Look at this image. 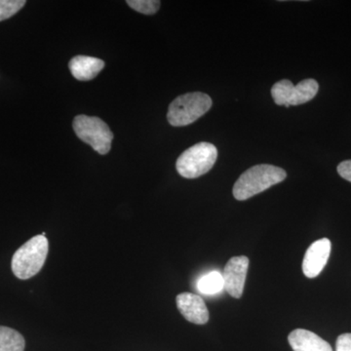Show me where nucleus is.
Listing matches in <instances>:
<instances>
[{
    "label": "nucleus",
    "instance_id": "nucleus-1",
    "mask_svg": "<svg viewBox=\"0 0 351 351\" xmlns=\"http://www.w3.org/2000/svg\"><path fill=\"white\" fill-rule=\"evenodd\" d=\"M286 177L287 173L282 168L269 164L253 166L245 171L235 182L233 196L239 201L249 199L283 182Z\"/></svg>",
    "mask_w": 351,
    "mask_h": 351
},
{
    "label": "nucleus",
    "instance_id": "nucleus-2",
    "mask_svg": "<svg viewBox=\"0 0 351 351\" xmlns=\"http://www.w3.org/2000/svg\"><path fill=\"white\" fill-rule=\"evenodd\" d=\"M49 243L45 237L36 235L20 247L13 255V274L22 280L32 278L43 269L47 258Z\"/></svg>",
    "mask_w": 351,
    "mask_h": 351
},
{
    "label": "nucleus",
    "instance_id": "nucleus-3",
    "mask_svg": "<svg viewBox=\"0 0 351 351\" xmlns=\"http://www.w3.org/2000/svg\"><path fill=\"white\" fill-rule=\"evenodd\" d=\"M212 99L201 92L186 93L170 104L167 119L171 125L182 127L193 123L212 108Z\"/></svg>",
    "mask_w": 351,
    "mask_h": 351
},
{
    "label": "nucleus",
    "instance_id": "nucleus-4",
    "mask_svg": "<svg viewBox=\"0 0 351 351\" xmlns=\"http://www.w3.org/2000/svg\"><path fill=\"white\" fill-rule=\"evenodd\" d=\"M218 158V149L210 143H199L182 152L177 163L178 173L186 179H195L213 168Z\"/></svg>",
    "mask_w": 351,
    "mask_h": 351
},
{
    "label": "nucleus",
    "instance_id": "nucleus-5",
    "mask_svg": "<svg viewBox=\"0 0 351 351\" xmlns=\"http://www.w3.org/2000/svg\"><path fill=\"white\" fill-rule=\"evenodd\" d=\"M73 127L76 136L98 154H107L112 149V132L99 117L77 115L73 119Z\"/></svg>",
    "mask_w": 351,
    "mask_h": 351
},
{
    "label": "nucleus",
    "instance_id": "nucleus-6",
    "mask_svg": "<svg viewBox=\"0 0 351 351\" xmlns=\"http://www.w3.org/2000/svg\"><path fill=\"white\" fill-rule=\"evenodd\" d=\"M248 267L249 258L245 256H239L230 258L226 263L221 274L226 292L235 299H239L243 295Z\"/></svg>",
    "mask_w": 351,
    "mask_h": 351
},
{
    "label": "nucleus",
    "instance_id": "nucleus-7",
    "mask_svg": "<svg viewBox=\"0 0 351 351\" xmlns=\"http://www.w3.org/2000/svg\"><path fill=\"white\" fill-rule=\"evenodd\" d=\"M331 241L322 239L308 247L302 262V271L307 278H315L321 274L331 254Z\"/></svg>",
    "mask_w": 351,
    "mask_h": 351
},
{
    "label": "nucleus",
    "instance_id": "nucleus-8",
    "mask_svg": "<svg viewBox=\"0 0 351 351\" xmlns=\"http://www.w3.org/2000/svg\"><path fill=\"white\" fill-rule=\"evenodd\" d=\"M176 301L180 313L189 322L203 325L209 320V311L200 295L182 293L177 295Z\"/></svg>",
    "mask_w": 351,
    "mask_h": 351
},
{
    "label": "nucleus",
    "instance_id": "nucleus-9",
    "mask_svg": "<svg viewBox=\"0 0 351 351\" xmlns=\"http://www.w3.org/2000/svg\"><path fill=\"white\" fill-rule=\"evenodd\" d=\"M294 351H332V346L319 336L304 329H295L288 337Z\"/></svg>",
    "mask_w": 351,
    "mask_h": 351
},
{
    "label": "nucleus",
    "instance_id": "nucleus-10",
    "mask_svg": "<svg viewBox=\"0 0 351 351\" xmlns=\"http://www.w3.org/2000/svg\"><path fill=\"white\" fill-rule=\"evenodd\" d=\"M69 71L75 80L89 82L94 80L105 68V62L101 59L88 56H75L69 64Z\"/></svg>",
    "mask_w": 351,
    "mask_h": 351
},
{
    "label": "nucleus",
    "instance_id": "nucleus-11",
    "mask_svg": "<svg viewBox=\"0 0 351 351\" xmlns=\"http://www.w3.org/2000/svg\"><path fill=\"white\" fill-rule=\"evenodd\" d=\"M318 90H319V85L316 80H302L295 85L289 106H299L313 100L317 94Z\"/></svg>",
    "mask_w": 351,
    "mask_h": 351
},
{
    "label": "nucleus",
    "instance_id": "nucleus-12",
    "mask_svg": "<svg viewBox=\"0 0 351 351\" xmlns=\"http://www.w3.org/2000/svg\"><path fill=\"white\" fill-rule=\"evenodd\" d=\"M24 337L12 328L0 326V351H24Z\"/></svg>",
    "mask_w": 351,
    "mask_h": 351
},
{
    "label": "nucleus",
    "instance_id": "nucleus-13",
    "mask_svg": "<svg viewBox=\"0 0 351 351\" xmlns=\"http://www.w3.org/2000/svg\"><path fill=\"white\" fill-rule=\"evenodd\" d=\"M198 290L204 295H216L225 288L223 276L221 272H209L206 276L201 277L197 282Z\"/></svg>",
    "mask_w": 351,
    "mask_h": 351
},
{
    "label": "nucleus",
    "instance_id": "nucleus-14",
    "mask_svg": "<svg viewBox=\"0 0 351 351\" xmlns=\"http://www.w3.org/2000/svg\"><path fill=\"white\" fill-rule=\"evenodd\" d=\"M294 86L295 85L288 80L276 82L271 88V95L274 103L278 106H285L286 108L290 107L289 103H290Z\"/></svg>",
    "mask_w": 351,
    "mask_h": 351
},
{
    "label": "nucleus",
    "instance_id": "nucleus-15",
    "mask_svg": "<svg viewBox=\"0 0 351 351\" xmlns=\"http://www.w3.org/2000/svg\"><path fill=\"white\" fill-rule=\"evenodd\" d=\"M126 2L132 9L145 15H154L160 8L161 4L158 0H128Z\"/></svg>",
    "mask_w": 351,
    "mask_h": 351
},
{
    "label": "nucleus",
    "instance_id": "nucleus-16",
    "mask_svg": "<svg viewBox=\"0 0 351 351\" xmlns=\"http://www.w3.org/2000/svg\"><path fill=\"white\" fill-rule=\"evenodd\" d=\"M25 3V0H0V22L13 17Z\"/></svg>",
    "mask_w": 351,
    "mask_h": 351
},
{
    "label": "nucleus",
    "instance_id": "nucleus-17",
    "mask_svg": "<svg viewBox=\"0 0 351 351\" xmlns=\"http://www.w3.org/2000/svg\"><path fill=\"white\" fill-rule=\"evenodd\" d=\"M336 351H351V334H343L339 337Z\"/></svg>",
    "mask_w": 351,
    "mask_h": 351
},
{
    "label": "nucleus",
    "instance_id": "nucleus-18",
    "mask_svg": "<svg viewBox=\"0 0 351 351\" xmlns=\"http://www.w3.org/2000/svg\"><path fill=\"white\" fill-rule=\"evenodd\" d=\"M337 171L341 178L351 182V160H346L339 163Z\"/></svg>",
    "mask_w": 351,
    "mask_h": 351
}]
</instances>
